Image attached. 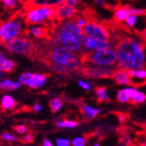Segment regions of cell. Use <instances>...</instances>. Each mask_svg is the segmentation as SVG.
Listing matches in <instances>:
<instances>
[{"mask_svg": "<svg viewBox=\"0 0 146 146\" xmlns=\"http://www.w3.org/2000/svg\"><path fill=\"white\" fill-rule=\"evenodd\" d=\"M76 14H77L76 7H72L64 4L55 9V20L58 22L70 20L76 16Z\"/></svg>", "mask_w": 146, "mask_h": 146, "instance_id": "cell-12", "label": "cell"}, {"mask_svg": "<svg viewBox=\"0 0 146 146\" xmlns=\"http://www.w3.org/2000/svg\"><path fill=\"white\" fill-rule=\"evenodd\" d=\"M145 15V19H146V12H145V15Z\"/></svg>", "mask_w": 146, "mask_h": 146, "instance_id": "cell-47", "label": "cell"}, {"mask_svg": "<svg viewBox=\"0 0 146 146\" xmlns=\"http://www.w3.org/2000/svg\"><path fill=\"white\" fill-rule=\"evenodd\" d=\"M0 2L10 9H15L18 5V0H0Z\"/></svg>", "mask_w": 146, "mask_h": 146, "instance_id": "cell-32", "label": "cell"}, {"mask_svg": "<svg viewBox=\"0 0 146 146\" xmlns=\"http://www.w3.org/2000/svg\"><path fill=\"white\" fill-rule=\"evenodd\" d=\"M137 17L138 16H136V15H129L127 16V18L125 19V24L127 25L128 27H131V28L135 27L136 25V23H137Z\"/></svg>", "mask_w": 146, "mask_h": 146, "instance_id": "cell-30", "label": "cell"}, {"mask_svg": "<svg viewBox=\"0 0 146 146\" xmlns=\"http://www.w3.org/2000/svg\"><path fill=\"white\" fill-rule=\"evenodd\" d=\"M77 125H78V122L71 121V120H67V119H64L62 121L56 123V126L58 128H74Z\"/></svg>", "mask_w": 146, "mask_h": 146, "instance_id": "cell-26", "label": "cell"}, {"mask_svg": "<svg viewBox=\"0 0 146 146\" xmlns=\"http://www.w3.org/2000/svg\"><path fill=\"white\" fill-rule=\"evenodd\" d=\"M16 64L14 60L9 58L4 53L0 52V72L1 73H12L15 69Z\"/></svg>", "mask_w": 146, "mask_h": 146, "instance_id": "cell-15", "label": "cell"}, {"mask_svg": "<svg viewBox=\"0 0 146 146\" xmlns=\"http://www.w3.org/2000/svg\"><path fill=\"white\" fill-rule=\"evenodd\" d=\"M146 100V94L142 92H139L138 90H136L133 93L132 97L129 100V103L130 104H140V103H143Z\"/></svg>", "mask_w": 146, "mask_h": 146, "instance_id": "cell-23", "label": "cell"}, {"mask_svg": "<svg viewBox=\"0 0 146 146\" xmlns=\"http://www.w3.org/2000/svg\"><path fill=\"white\" fill-rule=\"evenodd\" d=\"M115 48L118 68L137 70L146 67L145 45L137 38H122L116 44Z\"/></svg>", "mask_w": 146, "mask_h": 146, "instance_id": "cell-1", "label": "cell"}, {"mask_svg": "<svg viewBox=\"0 0 146 146\" xmlns=\"http://www.w3.org/2000/svg\"><path fill=\"white\" fill-rule=\"evenodd\" d=\"M111 78L119 85H132V79L129 70L124 68H117L114 70Z\"/></svg>", "mask_w": 146, "mask_h": 146, "instance_id": "cell-13", "label": "cell"}, {"mask_svg": "<svg viewBox=\"0 0 146 146\" xmlns=\"http://www.w3.org/2000/svg\"><path fill=\"white\" fill-rule=\"evenodd\" d=\"M27 33L34 39H43L47 36V30L41 25H30Z\"/></svg>", "mask_w": 146, "mask_h": 146, "instance_id": "cell-17", "label": "cell"}, {"mask_svg": "<svg viewBox=\"0 0 146 146\" xmlns=\"http://www.w3.org/2000/svg\"><path fill=\"white\" fill-rule=\"evenodd\" d=\"M80 60L82 65H93L105 67H111L117 64V52L114 47L97 51L84 52L80 56Z\"/></svg>", "mask_w": 146, "mask_h": 146, "instance_id": "cell-4", "label": "cell"}, {"mask_svg": "<svg viewBox=\"0 0 146 146\" xmlns=\"http://www.w3.org/2000/svg\"><path fill=\"white\" fill-rule=\"evenodd\" d=\"M3 77H4V74H3V73L0 72V81H1V79H3Z\"/></svg>", "mask_w": 146, "mask_h": 146, "instance_id": "cell-45", "label": "cell"}, {"mask_svg": "<svg viewBox=\"0 0 146 146\" xmlns=\"http://www.w3.org/2000/svg\"><path fill=\"white\" fill-rule=\"evenodd\" d=\"M84 52H92L97 51V50L107 49L110 48H113V42L111 40H96L92 38L84 36V41H82Z\"/></svg>", "mask_w": 146, "mask_h": 146, "instance_id": "cell-11", "label": "cell"}, {"mask_svg": "<svg viewBox=\"0 0 146 146\" xmlns=\"http://www.w3.org/2000/svg\"><path fill=\"white\" fill-rule=\"evenodd\" d=\"M22 84L20 82H15L10 79H4L0 81V91H15L20 88Z\"/></svg>", "mask_w": 146, "mask_h": 146, "instance_id": "cell-20", "label": "cell"}, {"mask_svg": "<svg viewBox=\"0 0 146 146\" xmlns=\"http://www.w3.org/2000/svg\"><path fill=\"white\" fill-rule=\"evenodd\" d=\"M117 115L119 118V121L120 123H125L126 120H127V114L125 113H117Z\"/></svg>", "mask_w": 146, "mask_h": 146, "instance_id": "cell-38", "label": "cell"}, {"mask_svg": "<svg viewBox=\"0 0 146 146\" xmlns=\"http://www.w3.org/2000/svg\"><path fill=\"white\" fill-rule=\"evenodd\" d=\"M81 2L82 0H66L65 4L69 6H72V7H76Z\"/></svg>", "mask_w": 146, "mask_h": 146, "instance_id": "cell-36", "label": "cell"}, {"mask_svg": "<svg viewBox=\"0 0 146 146\" xmlns=\"http://www.w3.org/2000/svg\"><path fill=\"white\" fill-rule=\"evenodd\" d=\"M42 146H53V145H52L51 142H50V141L48 140V139L45 138V139H44V142H43Z\"/></svg>", "mask_w": 146, "mask_h": 146, "instance_id": "cell-42", "label": "cell"}, {"mask_svg": "<svg viewBox=\"0 0 146 146\" xmlns=\"http://www.w3.org/2000/svg\"><path fill=\"white\" fill-rule=\"evenodd\" d=\"M93 146H100L99 144H95V145H93Z\"/></svg>", "mask_w": 146, "mask_h": 146, "instance_id": "cell-46", "label": "cell"}, {"mask_svg": "<svg viewBox=\"0 0 146 146\" xmlns=\"http://www.w3.org/2000/svg\"><path fill=\"white\" fill-rule=\"evenodd\" d=\"M56 145L58 146H70V142L67 139L59 138L56 140Z\"/></svg>", "mask_w": 146, "mask_h": 146, "instance_id": "cell-35", "label": "cell"}, {"mask_svg": "<svg viewBox=\"0 0 146 146\" xmlns=\"http://www.w3.org/2000/svg\"><path fill=\"white\" fill-rule=\"evenodd\" d=\"M12 128L14 131H15L16 133H18V134H28L29 132H31V128L28 127L27 125H14L12 126Z\"/></svg>", "mask_w": 146, "mask_h": 146, "instance_id": "cell-29", "label": "cell"}, {"mask_svg": "<svg viewBox=\"0 0 146 146\" xmlns=\"http://www.w3.org/2000/svg\"><path fill=\"white\" fill-rule=\"evenodd\" d=\"M95 95H96V99L99 103H105V102H110V101L106 87H103V86L96 87L95 88Z\"/></svg>", "mask_w": 146, "mask_h": 146, "instance_id": "cell-21", "label": "cell"}, {"mask_svg": "<svg viewBox=\"0 0 146 146\" xmlns=\"http://www.w3.org/2000/svg\"><path fill=\"white\" fill-rule=\"evenodd\" d=\"M128 15H129L128 12L126 11L125 5H124V6H121V7L117 8L115 11H114L113 18L117 23H123L125 21V19L127 18Z\"/></svg>", "mask_w": 146, "mask_h": 146, "instance_id": "cell-22", "label": "cell"}, {"mask_svg": "<svg viewBox=\"0 0 146 146\" xmlns=\"http://www.w3.org/2000/svg\"><path fill=\"white\" fill-rule=\"evenodd\" d=\"M84 36L101 40H110V34L108 29L98 22L89 20L85 26L82 28Z\"/></svg>", "mask_w": 146, "mask_h": 146, "instance_id": "cell-8", "label": "cell"}, {"mask_svg": "<svg viewBox=\"0 0 146 146\" xmlns=\"http://www.w3.org/2000/svg\"><path fill=\"white\" fill-rule=\"evenodd\" d=\"M74 20H75V23H76V24L78 25V26L80 27V28H84L85 25H86V23H88V19L85 17V16H84V15H78V16H75L74 17Z\"/></svg>", "mask_w": 146, "mask_h": 146, "instance_id": "cell-31", "label": "cell"}, {"mask_svg": "<svg viewBox=\"0 0 146 146\" xmlns=\"http://www.w3.org/2000/svg\"><path fill=\"white\" fill-rule=\"evenodd\" d=\"M16 106L17 102L10 95H5L1 99V101H0V110L1 111L14 110Z\"/></svg>", "mask_w": 146, "mask_h": 146, "instance_id": "cell-18", "label": "cell"}, {"mask_svg": "<svg viewBox=\"0 0 146 146\" xmlns=\"http://www.w3.org/2000/svg\"><path fill=\"white\" fill-rule=\"evenodd\" d=\"M125 146H146V142H143V143H139V144L135 145L134 143L130 141L129 143H127L125 144Z\"/></svg>", "mask_w": 146, "mask_h": 146, "instance_id": "cell-41", "label": "cell"}, {"mask_svg": "<svg viewBox=\"0 0 146 146\" xmlns=\"http://www.w3.org/2000/svg\"><path fill=\"white\" fill-rule=\"evenodd\" d=\"M114 69L110 67L98 66L93 65H85L81 68L82 74L87 78L92 79H104L111 78Z\"/></svg>", "mask_w": 146, "mask_h": 146, "instance_id": "cell-9", "label": "cell"}, {"mask_svg": "<svg viewBox=\"0 0 146 146\" xmlns=\"http://www.w3.org/2000/svg\"><path fill=\"white\" fill-rule=\"evenodd\" d=\"M78 84H79L80 87L84 88V90H86V91H90L91 89H92L91 84H88V82H84V81H79L78 82Z\"/></svg>", "mask_w": 146, "mask_h": 146, "instance_id": "cell-37", "label": "cell"}, {"mask_svg": "<svg viewBox=\"0 0 146 146\" xmlns=\"http://www.w3.org/2000/svg\"><path fill=\"white\" fill-rule=\"evenodd\" d=\"M42 110V106L40 104V103H36L33 107V111H35V112H39Z\"/></svg>", "mask_w": 146, "mask_h": 146, "instance_id": "cell-40", "label": "cell"}, {"mask_svg": "<svg viewBox=\"0 0 146 146\" xmlns=\"http://www.w3.org/2000/svg\"><path fill=\"white\" fill-rule=\"evenodd\" d=\"M24 19L28 25H41L55 19V9L47 6L29 7L24 14Z\"/></svg>", "mask_w": 146, "mask_h": 146, "instance_id": "cell-6", "label": "cell"}, {"mask_svg": "<svg viewBox=\"0 0 146 146\" xmlns=\"http://www.w3.org/2000/svg\"><path fill=\"white\" fill-rule=\"evenodd\" d=\"M0 138L5 141H17L18 140V138L16 136L9 134V133H4V134L1 135Z\"/></svg>", "mask_w": 146, "mask_h": 146, "instance_id": "cell-34", "label": "cell"}, {"mask_svg": "<svg viewBox=\"0 0 146 146\" xmlns=\"http://www.w3.org/2000/svg\"><path fill=\"white\" fill-rule=\"evenodd\" d=\"M48 66L50 67L52 71H54L56 74H64V75H68L70 74L71 72L68 70L67 68H66L65 66L58 65V64H53V63H48Z\"/></svg>", "mask_w": 146, "mask_h": 146, "instance_id": "cell-24", "label": "cell"}, {"mask_svg": "<svg viewBox=\"0 0 146 146\" xmlns=\"http://www.w3.org/2000/svg\"><path fill=\"white\" fill-rule=\"evenodd\" d=\"M95 5H97L98 6H100V7H103V6L106 5V1L105 0H93Z\"/></svg>", "mask_w": 146, "mask_h": 146, "instance_id": "cell-39", "label": "cell"}, {"mask_svg": "<svg viewBox=\"0 0 146 146\" xmlns=\"http://www.w3.org/2000/svg\"><path fill=\"white\" fill-rule=\"evenodd\" d=\"M25 22L24 15H17L13 16L9 20L0 23V42L6 44L9 41L22 36L25 33Z\"/></svg>", "mask_w": 146, "mask_h": 146, "instance_id": "cell-5", "label": "cell"}, {"mask_svg": "<svg viewBox=\"0 0 146 146\" xmlns=\"http://www.w3.org/2000/svg\"><path fill=\"white\" fill-rule=\"evenodd\" d=\"M63 106V100L59 98H54L49 100V109L51 112H58Z\"/></svg>", "mask_w": 146, "mask_h": 146, "instance_id": "cell-25", "label": "cell"}, {"mask_svg": "<svg viewBox=\"0 0 146 146\" xmlns=\"http://www.w3.org/2000/svg\"><path fill=\"white\" fill-rule=\"evenodd\" d=\"M125 7L126 9V11L128 12L129 15H136V16H141V15H144L146 9H140V8H135L133 7L131 5H125Z\"/></svg>", "mask_w": 146, "mask_h": 146, "instance_id": "cell-28", "label": "cell"}, {"mask_svg": "<svg viewBox=\"0 0 146 146\" xmlns=\"http://www.w3.org/2000/svg\"><path fill=\"white\" fill-rule=\"evenodd\" d=\"M66 0H28L27 5L28 7H33V6H47L56 9L58 6L64 5Z\"/></svg>", "mask_w": 146, "mask_h": 146, "instance_id": "cell-14", "label": "cell"}, {"mask_svg": "<svg viewBox=\"0 0 146 146\" xmlns=\"http://www.w3.org/2000/svg\"><path fill=\"white\" fill-rule=\"evenodd\" d=\"M142 36H143V38L144 40H146V28L143 30V31L142 33Z\"/></svg>", "mask_w": 146, "mask_h": 146, "instance_id": "cell-44", "label": "cell"}, {"mask_svg": "<svg viewBox=\"0 0 146 146\" xmlns=\"http://www.w3.org/2000/svg\"><path fill=\"white\" fill-rule=\"evenodd\" d=\"M48 81V75L45 74L23 73L19 77V82L31 89H39L43 86Z\"/></svg>", "mask_w": 146, "mask_h": 146, "instance_id": "cell-10", "label": "cell"}, {"mask_svg": "<svg viewBox=\"0 0 146 146\" xmlns=\"http://www.w3.org/2000/svg\"><path fill=\"white\" fill-rule=\"evenodd\" d=\"M78 105H79L81 113L82 115V117L84 118V120L93 119L95 117H97V115L100 112V109H94V108H92L84 103H79Z\"/></svg>", "mask_w": 146, "mask_h": 146, "instance_id": "cell-16", "label": "cell"}, {"mask_svg": "<svg viewBox=\"0 0 146 146\" xmlns=\"http://www.w3.org/2000/svg\"><path fill=\"white\" fill-rule=\"evenodd\" d=\"M5 48L10 53L22 55L25 56H31L34 52L35 45L33 41L25 36H20L16 39L5 44Z\"/></svg>", "mask_w": 146, "mask_h": 146, "instance_id": "cell-7", "label": "cell"}, {"mask_svg": "<svg viewBox=\"0 0 146 146\" xmlns=\"http://www.w3.org/2000/svg\"><path fill=\"white\" fill-rule=\"evenodd\" d=\"M48 61L65 66L71 73L81 71L82 68L79 56L60 45L51 47L48 54Z\"/></svg>", "mask_w": 146, "mask_h": 146, "instance_id": "cell-3", "label": "cell"}, {"mask_svg": "<svg viewBox=\"0 0 146 146\" xmlns=\"http://www.w3.org/2000/svg\"><path fill=\"white\" fill-rule=\"evenodd\" d=\"M84 31L75 23L74 18L59 22L56 25L52 37L50 39V47L63 46L80 56L84 53L82 41Z\"/></svg>", "mask_w": 146, "mask_h": 146, "instance_id": "cell-2", "label": "cell"}, {"mask_svg": "<svg viewBox=\"0 0 146 146\" xmlns=\"http://www.w3.org/2000/svg\"><path fill=\"white\" fill-rule=\"evenodd\" d=\"M141 126L143 128V133H141V134L144 135L146 136V125H141Z\"/></svg>", "mask_w": 146, "mask_h": 146, "instance_id": "cell-43", "label": "cell"}, {"mask_svg": "<svg viewBox=\"0 0 146 146\" xmlns=\"http://www.w3.org/2000/svg\"><path fill=\"white\" fill-rule=\"evenodd\" d=\"M136 88H125L118 91L117 94V100L119 102H129V100L132 97L133 93L135 91Z\"/></svg>", "mask_w": 146, "mask_h": 146, "instance_id": "cell-19", "label": "cell"}, {"mask_svg": "<svg viewBox=\"0 0 146 146\" xmlns=\"http://www.w3.org/2000/svg\"><path fill=\"white\" fill-rule=\"evenodd\" d=\"M35 136H36V134L35 132H33L31 130V132H29L26 135H24L23 137H20L18 138V142H20L21 143L23 144H29V143H31L34 142V139H35Z\"/></svg>", "mask_w": 146, "mask_h": 146, "instance_id": "cell-27", "label": "cell"}, {"mask_svg": "<svg viewBox=\"0 0 146 146\" xmlns=\"http://www.w3.org/2000/svg\"><path fill=\"white\" fill-rule=\"evenodd\" d=\"M85 144H86V139L84 137H76L72 142L73 146H85Z\"/></svg>", "mask_w": 146, "mask_h": 146, "instance_id": "cell-33", "label": "cell"}]
</instances>
